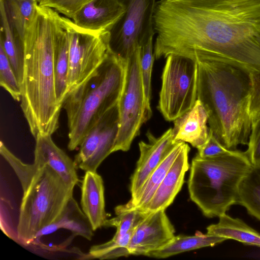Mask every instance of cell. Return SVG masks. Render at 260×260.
<instances>
[{"instance_id": "1", "label": "cell", "mask_w": 260, "mask_h": 260, "mask_svg": "<svg viewBox=\"0 0 260 260\" xmlns=\"http://www.w3.org/2000/svg\"><path fill=\"white\" fill-rule=\"evenodd\" d=\"M156 59L222 57L260 73V0H159Z\"/></svg>"}, {"instance_id": "2", "label": "cell", "mask_w": 260, "mask_h": 260, "mask_svg": "<svg viewBox=\"0 0 260 260\" xmlns=\"http://www.w3.org/2000/svg\"><path fill=\"white\" fill-rule=\"evenodd\" d=\"M196 61L197 99L207 112L209 128L228 149L247 145L251 128L253 71L222 57Z\"/></svg>"}, {"instance_id": "3", "label": "cell", "mask_w": 260, "mask_h": 260, "mask_svg": "<svg viewBox=\"0 0 260 260\" xmlns=\"http://www.w3.org/2000/svg\"><path fill=\"white\" fill-rule=\"evenodd\" d=\"M61 16L39 5L36 16L23 38L24 68L20 106L35 138L52 135L58 128L62 106L56 98L54 43Z\"/></svg>"}, {"instance_id": "4", "label": "cell", "mask_w": 260, "mask_h": 260, "mask_svg": "<svg viewBox=\"0 0 260 260\" xmlns=\"http://www.w3.org/2000/svg\"><path fill=\"white\" fill-rule=\"evenodd\" d=\"M7 161L17 176L23 190L16 242L27 247L38 233L59 215L73 197L74 187L68 185L51 167H37L22 162L13 153Z\"/></svg>"}, {"instance_id": "5", "label": "cell", "mask_w": 260, "mask_h": 260, "mask_svg": "<svg viewBox=\"0 0 260 260\" xmlns=\"http://www.w3.org/2000/svg\"><path fill=\"white\" fill-rule=\"evenodd\" d=\"M126 61L109 52L98 69L70 91L63 103L69 127L68 149H76L98 120L118 103Z\"/></svg>"}, {"instance_id": "6", "label": "cell", "mask_w": 260, "mask_h": 260, "mask_svg": "<svg viewBox=\"0 0 260 260\" xmlns=\"http://www.w3.org/2000/svg\"><path fill=\"white\" fill-rule=\"evenodd\" d=\"M252 167L245 152L230 150L215 157L192 159L188 180L190 199L208 218L238 204L240 183Z\"/></svg>"}, {"instance_id": "7", "label": "cell", "mask_w": 260, "mask_h": 260, "mask_svg": "<svg viewBox=\"0 0 260 260\" xmlns=\"http://www.w3.org/2000/svg\"><path fill=\"white\" fill-rule=\"evenodd\" d=\"M137 47L126 61L124 80L118 103V131L113 152L126 151L140 134L142 125L152 115L151 106L146 101Z\"/></svg>"}, {"instance_id": "8", "label": "cell", "mask_w": 260, "mask_h": 260, "mask_svg": "<svg viewBox=\"0 0 260 260\" xmlns=\"http://www.w3.org/2000/svg\"><path fill=\"white\" fill-rule=\"evenodd\" d=\"M157 108L164 118L174 121L189 111L197 100V61L180 55L166 58Z\"/></svg>"}, {"instance_id": "9", "label": "cell", "mask_w": 260, "mask_h": 260, "mask_svg": "<svg viewBox=\"0 0 260 260\" xmlns=\"http://www.w3.org/2000/svg\"><path fill=\"white\" fill-rule=\"evenodd\" d=\"M124 8L108 30V51L126 61L137 48L153 38L155 0H118Z\"/></svg>"}, {"instance_id": "10", "label": "cell", "mask_w": 260, "mask_h": 260, "mask_svg": "<svg viewBox=\"0 0 260 260\" xmlns=\"http://www.w3.org/2000/svg\"><path fill=\"white\" fill-rule=\"evenodd\" d=\"M61 22L69 38V93L91 76L107 57L108 32L83 29L67 17L61 16Z\"/></svg>"}, {"instance_id": "11", "label": "cell", "mask_w": 260, "mask_h": 260, "mask_svg": "<svg viewBox=\"0 0 260 260\" xmlns=\"http://www.w3.org/2000/svg\"><path fill=\"white\" fill-rule=\"evenodd\" d=\"M118 122L117 104L104 114L83 138L74 160L76 169L96 172L103 161L113 152Z\"/></svg>"}, {"instance_id": "12", "label": "cell", "mask_w": 260, "mask_h": 260, "mask_svg": "<svg viewBox=\"0 0 260 260\" xmlns=\"http://www.w3.org/2000/svg\"><path fill=\"white\" fill-rule=\"evenodd\" d=\"M175 232L165 210L149 213L135 228L127 247L129 253L130 255L146 256L170 242L174 237Z\"/></svg>"}, {"instance_id": "13", "label": "cell", "mask_w": 260, "mask_h": 260, "mask_svg": "<svg viewBox=\"0 0 260 260\" xmlns=\"http://www.w3.org/2000/svg\"><path fill=\"white\" fill-rule=\"evenodd\" d=\"M146 135L148 142L142 141L139 143L140 157L131 178L130 200L136 197L152 173L178 143L173 140L172 128L158 137H155L150 132Z\"/></svg>"}, {"instance_id": "14", "label": "cell", "mask_w": 260, "mask_h": 260, "mask_svg": "<svg viewBox=\"0 0 260 260\" xmlns=\"http://www.w3.org/2000/svg\"><path fill=\"white\" fill-rule=\"evenodd\" d=\"M190 147L183 142L181 149L148 204L141 210L145 214L165 210L173 202L182 188L188 170Z\"/></svg>"}, {"instance_id": "15", "label": "cell", "mask_w": 260, "mask_h": 260, "mask_svg": "<svg viewBox=\"0 0 260 260\" xmlns=\"http://www.w3.org/2000/svg\"><path fill=\"white\" fill-rule=\"evenodd\" d=\"M123 12L118 0H90L77 10L71 19L83 29L101 32L108 31Z\"/></svg>"}, {"instance_id": "16", "label": "cell", "mask_w": 260, "mask_h": 260, "mask_svg": "<svg viewBox=\"0 0 260 260\" xmlns=\"http://www.w3.org/2000/svg\"><path fill=\"white\" fill-rule=\"evenodd\" d=\"M36 139L34 164L47 165L55 170L68 185L74 187L79 179L74 161L53 142L50 135H38Z\"/></svg>"}, {"instance_id": "17", "label": "cell", "mask_w": 260, "mask_h": 260, "mask_svg": "<svg viewBox=\"0 0 260 260\" xmlns=\"http://www.w3.org/2000/svg\"><path fill=\"white\" fill-rule=\"evenodd\" d=\"M173 121L172 132L175 143H188L199 149L206 142L209 133L208 115L200 100L197 99L189 111Z\"/></svg>"}, {"instance_id": "18", "label": "cell", "mask_w": 260, "mask_h": 260, "mask_svg": "<svg viewBox=\"0 0 260 260\" xmlns=\"http://www.w3.org/2000/svg\"><path fill=\"white\" fill-rule=\"evenodd\" d=\"M81 205L94 231L105 226L108 219L104 182L96 172H85L82 181Z\"/></svg>"}, {"instance_id": "19", "label": "cell", "mask_w": 260, "mask_h": 260, "mask_svg": "<svg viewBox=\"0 0 260 260\" xmlns=\"http://www.w3.org/2000/svg\"><path fill=\"white\" fill-rule=\"evenodd\" d=\"M60 229L69 230L74 236H79L89 241L91 240L94 235L90 222L73 196L68 201L57 218L40 231L29 245L40 242L39 239L42 236L50 234Z\"/></svg>"}, {"instance_id": "20", "label": "cell", "mask_w": 260, "mask_h": 260, "mask_svg": "<svg viewBox=\"0 0 260 260\" xmlns=\"http://www.w3.org/2000/svg\"><path fill=\"white\" fill-rule=\"evenodd\" d=\"M69 67L68 35L60 19L54 37V69L56 98L62 106L68 93Z\"/></svg>"}, {"instance_id": "21", "label": "cell", "mask_w": 260, "mask_h": 260, "mask_svg": "<svg viewBox=\"0 0 260 260\" xmlns=\"http://www.w3.org/2000/svg\"><path fill=\"white\" fill-rule=\"evenodd\" d=\"M0 44L3 47L21 86L23 77L24 57L23 41L14 34L12 28L4 0H0Z\"/></svg>"}, {"instance_id": "22", "label": "cell", "mask_w": 260, "mask_h": 260, "mask_svg": "<svg viewBox=\"0 0 260 260\" xmlns=\"http://www.w3.org/2000/svg\"><path fill=\"white\" fill-rule=\"evenodd\" d=\"M219 217L216 224L207 228V233L233 239L245 244L260 247V233L241 219L233 218L226 213Z\"/></svg>"}, {"instance_id": "23", "label": "cell", "mask_w": 260, "mask_h": 260, "mask_svg": "<svg viewBox=\"0 0 260 260\" xmlns=\"http://www.w3.org/2000/svg\"><path fill=\"white\" fill-rule=\"evenodd\" d=\"M228 240L226 238L198 232L193 236H175L172 240L161 248L147 253L146 256L164 258L180 253L213 246Z\"/></svg>"}, {"instance_id": "24", "label": "cell", "mask_w": 260, "mask_h": 260, "mask_svg": "<svg viewBox=\"0 0 260 260\" xmlns=\"http://www.w3.org/2000/svg\"><path fill=\"white\" fill-rule=\"evenodd\" d=\"M183 143L182 142L176 144L152 173L136 197L124 204L126 207L141 210L148 204L179 153Z\"/></svg>"}, {"instance_id": "25", "label": "cell", "mask_w": 260, "mask_h": 260, "mask_svg": "<svg viewBox=\"0 0 260 260\" xmlns=\"http://www.w3.org/2000/svg\"><path fill=\"white\" fill-rule=\"evenodd\" d=\"M10 24L14 34L23 41L32 22L39 5L37 0H4Z\"/></svg>"}, {"instance_id": "26", "label": "cell", "mask_w": 260, "mask_h": 260, "mask_svg": "<svg viewBox=\"0 0 260 260\" xmlns=\"http://www.w3.org/2000/svg\"><path fill=\"white\" fill-rule=\"evenodd\" d=\"M238 204L244 207L250 215L260 220V166H252L241 181Z\"/></svg>"}, {"instance_id": "27", "label": "cell", "mask_w": 260, "mask_h": 260, "mask_svg": "<svg viewBox=\"0 0 260 260\" xmlns=\"http://www.w3.org/2000/svg\"><path fill=\"white\" fill-rule=\"evenodd\" d=\"M115 217L107 219L104 227L116 229L114 238L119 239L134 230L138 223L147 214L136 208H128L124 205L115 207Z\"/></svg>"}, {"instance_id": "28", "label": "cell", "mask_w": 260, "mask_h": 260, "mask_svg": "<svg viewBox=\"0 0 260 260\" xmlns=\"http://www.w3.org/2000/svg\"><path fill=\"white\" fill-rule=\"evenodd\" d=\"M134 230L120 239L112 238L106 243L91 246L86 259H111L130 255L127 247Z\"/></svg>"}, {"instance_id": "29", "label": "cell", "mask_w": 260, "mask_h": 260, "mask_svg": "<svg viewBox=\"0 0 260 260\" xmlns=\"http://www.w3.org/2000/svg\"><path fill=\"white\" fill-rule=\"evenodd\" d=\"M0 85L10 93L14 100L20 102L21 86L3 47L1 44Z\"/></svg>"}, {"instance_id": "30", "label": "cell", "mask_w": 260, "mask_h": 260, "mask_svg": "<svg viewBox=\"0 0 260 260\" xmlns=\"http://www.w3.org/2000/svg\"><path fill=\"white\" fill-rule=\"evenodd\" d=\"M140 64L146 99L150 105L151 96V76L154 59L153 52V38L140 47Z\"/></svg>"}, {"instance_id": "31", "label": "cell", "mask_w": 260, "mask_h": 260, "mask_svg": "<svg viewBox=\"0 0 260 260\" xmlns=\"http://www.w3.org/2000/svg\"><path fill=\"white\" fill-rule=\"evenodd\" d=\"M90 0H42L39 5L51 8L67 17L72 18L82 6Z\"/></svg>"}, {"instance_id": "32", "label": "cell", "mask_w": 260, "mask_h": 260, "mask_svg": "<svg viewBox=\"0 0 260 260\" xmlns=\"http://www.w3.org/2000/svg\"><path fill=\"white\" fill-rule=\"evenodd\" d=\"M247 145L245 153L251 164L260 166V119L251 124Z\"/></svg>"}, {"instance_id": "33", "label": "cell", "mask_w": 260, "mask_h": 260, "mask_svg": "<svg viewBox=\"0 0 260 260\" xmlns=\"http://www.w3.org/2000/svg\"><path fill=\"white\" fill-rule=\"evenodd\" d=\"M197 154L203 158L212 157L228 152L230 150L226 148L217 139L212 131L209 128L208 138L206 142L199 149Z\"/></svg>"}, {"instance_id": "34", "label": "cell", "mask_w": 260, "mask_h": 260, "mask_svg": "<svg viewBox=\"0 0 260 260\" xmlns=\"http://www.w3.org/2000/svg\"><path fill=\"white\" fill-rule=\"evenodd\" d=\"M249 114L251 124L260 119V73L252 72V88Z\"/></svg>"}, {"instance_id": "35", "label": "cell", "mask_w": 260, "mask_h": 260, "mask_svg": "<svg viewBox=\"0 0 260 260\" xmlns=\"http://www.w3.org/2000/svg\"><path fill=\"white\" fill-rule=\"evenodd\" d=\"M38 3L41 1V0H37Z\"/></svg>"}]
</instances>
